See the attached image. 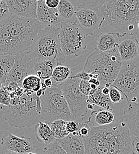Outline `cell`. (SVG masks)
I'll return each instance as SVG.
<instances>
[{"instance_id": "1", "label": "cell", "mask_w": 139, "mask_h": 154, "mask_svg": "<svg viewBox=\"0 0 139 154\" xmlns=\"http://www.w3.org/2000/svg\"><path fill=\"white\" fill-rule=\"evenodd\" d=\"M99 11L111 27L132 33L139 21V0L105 1Z\"/></svg>"}, {"instance_id": "2", "label": "cell", "mask_w": 139, "mask_h": 154, "mask_svg": "<svg viewBox=\"0 0 139 154\" xmlns=\"http://www.w3.org/2000/svg\"><path fill=\"white\" fill-rule=\"evenodd\" d=\"M122 64L117 48L104 52L95 49L86 59L83 70L89 74L98 75L101 84L99 87H104L114 83Z\"/></svg>"}, {"instance_id": "3", "label": "cell", "mask_w": 139, "mask_h": 154, "mask_svg": "<svg viewBox=\"0 0 139 154\" xmlns=\"http://www.w3.org/2000/svg\"><path fill=\"white\" fill-rule=\"evenodd\" d=\"M59 27L47 26L43 29L30 48L27 51L35 63L53 60L63 65L67 60L60 49Z\"/></svg>"}, {"instance_id": "4", "label": "cell", "mask_w": 139, "mask_h": 154, "mask_svg": "<svg viewBox=\"0 0 139 154\" xmlns=\"http://www.w3.org/2000/svg\"><path fill=\"white\" fill-rule=\"evenodd\" d=\"M4 21L13 42L15 56L28 51L43 29L37 19L10 16Z\"/></svg>"}, {"instance_id": "5", "label": "cell", "mask_w": 139, "mask_h": 154, "mask_svg": "<svg viewBox=\"0 0 139 154\" xmlns=\"http://www.w3.org/2000/svg\"><path fill=\"white\" fill-rule=\"evenodd\" d=\"M38 98L36 93L30 97L24 93L17 105L5 106L3 109L4 120L11 126L17 128H31L36 125L40 120L37 110Z\"/></svg>"}, {"instance_id": "6", "label": "cell", "mask_w": 139, "mask_h": 154, "mask_svg": "<svg viewBox=\"0 0 139 154\" xmlns=\"http://www.w3.org/2000/svg\"><path fill=\"white\" fill-rule=\"evenodd\" d=\"M60 84L53 85L52 87L47 89L44 94L40 97V120H42L48 124L57 120L68 122L74 119L61 91Z\"/></svg>"}, {"instance_id": "7", "label": "cell", "mask_w": 139, "mask_h": 154, "mask_svg": "<svg viewBox=\"0 0 139 154\" xmlns=\"http://www.w3.org/2000/svg\"><path fill=\"white\" fill-rule=\"evenodd\" d=\"M60 49L66 60L79 57L86 49V36L77 20L62 23L59 29Z\"/></svg>"}, {"instance_id": "8", "label": "cell", "mask_w": 139, "mask_h": 154, "mask_svg": "<svg viewBox=\"0 0 139 154\" xmlns=\"http://www.w3.org/2000/svg\"><path fill=\"white\" fill-rule=\"evenodd\" d=\"M112 85L124 95L127 103H139V58L122 62L118 76Z\"/></svg>"}, {"instance_id": "9", "label": "cell", "mask_w": 139, "mask_h": 154, "mask_svg": "<svg viewBox=\"0 0 139 154\" xmlns=\"http://www.w3.org/2000/svg\"><path fill=\"white\" fill-rule=\"evenodd\" d=\"M110 154L131 153V135L127 124L117 119L108 125L99 126Z\"/></svg>"}, {"instance_id": "10", "label": "cell", "mask_w": 139, "mask_h": 154, "mask_svg": "<svg viewBox=\"0 0 139 154\" xmlns=\"http://www.w3.org/2000/svg\"><path fill=\"white\" fill-rule=\"evenodd\" d=\"M80 81L79 78L70 76L60 84L61 91L74 118L83 117L88 113L87 107L88 97L83 95L80 91Z\"/></svg>"}, {"instance_id": "11", "label": "cell", "mask_w": 139, "mask_h": 154, "mask_svg": "<svg viewBox=\"0 0 139 154\" xmlns=\"http://www.w3.org/2000/svg\"><path fill=\"white\" fill-rule=\"evenodd\" d=\"M35 62L29 57L27 52H25L16 55L13 67L3 86H7L10 82H14L21 87L22 81L26 77L35 75Z\"/></svg>"}, {"instance_id": "12", "label": "cell", "mask_w": 139, "mask_h": 154, "mask_svg": "<svg viewBox=\"0 0 139 154\" xmlns=\"http://www.w3.org/2000/svg\"><path fill=\"white\" fill-rule=\"evenodd\" d=\"M75 16L80 27L87 37L93 35L96 30H99L105 21L99 10L80 9L75 12Z\"/></svg>"}, {"instance_id": "13", "label": "cell", "mask_w": 139, "mask_h": 154, "mask_svg": "<svg viewBox=\"0 0 139 154\" xmlns=\"http://www.w3.org/2000/svg\"><path fill=\"white\" fill-rule=\"evenodd\" d=\"M86 122L91 127V132L88 136L82 139L86 154H110L100 127L95 126L89 119Z\"/></svg>"}, {"instance_id": "14", "label": "cell", "mask_w": 139, "mask_h": 154, "mask_svg": "<svg viewBox=\"0 0 139 154\" xmlns=\"http://www.w3.org/2000/svg\"><path fill=\"white\" fill-rule=\"evenodd\" d=\"M1 145L4 149L19 154H27L33 152L36 149L35 145L30 137H19L10 132L2 137Z\"/></svg>"}, {"instance_id": "15", "label": "cell", "mask_w": 139, "mask_h": 154, "mask_svg": "<svg viewBox=\"0 0 139 154\" xmlns=\"http://www.w3.org/2000/svg\"><path fill=\"white\" fill-rule=\"evenodd\" d=\"M10 16L24 19H36L38 1L5 0Z\"/></svg>"}, {"instance_id": "16", "label": "cell", "mask_w": 139, "mask_h": 154, "mask_svg": "<svg viewBox=\"0 0 139 154\" xmlns=\"http://www.w3.org/2000/svg\"><path fill=\"white\" fill-rule=\"evenodd\" d=\"M40 23L47 26L60 27L62 20L57 8L51 9L45 4V0L38 1L37 17Z\"/></svg>"}, {"instance_id": "17", "label": "cell", "mask_w": 139, "mask_h": 154, "mask_svg": "<svg viewBox=\"0 0 139 154\" xmlns=\"http://www.w3.org/2000/svg\"><path fill=\"white\" fill-rule=\"evenodd\" d=\"M125 36H134V34L117 32L100 33L97 38V47L95 49L102 52L111 51L119 46L122 38Z\"/></svg>"}, {"instance_id": "18", "label": "cell", "mask_w": 139, "mask_h": 154, "mask_svg": "<svg viewBox=\"0 0 139 154\" xmlns=\"http://www.w3.org/2000/svg\"><path fill=\"white\" fill-rule=\"evenodd\" d=\"M124 116L131 135L139 137V103H127L124 108Z\"/></svg>"}, {"instance_id": "19", "label": "cell", "mask_w": 139, "mask_h": 154, "mask_svg": "<svg viewBox=\"0 0 139 154\" xmlns=\"http://www.w3.org/2000/svg\"><path fill=\"white\" fill-rule=\"evenodd\" d=\"M58 141L68 154H86L82 139L75 134H69L62 139L58 140Z\"/></svg>"}, {"instance_id": "20", "label": "cell", "mask_w": 139, "mask_h": 154, "mask_svg": "<svg viewBox=\"0 0 139 154\" xmlns=\"http://www.w3.org/2000/svg\"><path fill=\"white\" fill-rule=\"evenodd\" d=\"M117 49L122 62L139 58V49L135 38H126L121 40Z\"/></svg>"}, {"instance_id": "21", "label": "cell", "mask_w": 139, "mask_h": 154, "mask_svg": "<svg viewBox=\"0 0 139 154\" xmlns=\"http://www.w3.org/2000/svg\"><path fill=\"white\" fill-rule=\"evenodd\" d=\"M0 55L15 56L13 42L4 20L0 22Z\"/></svg>"}, {"instance_id": "22", "label": "cell", "mask_w": 139, "mask_h": 154, "mask_svg": "<svg viewBox=\"0 0 139 154\" xmlns=\"http://www.w3.org/2000/svg\"><path fill=\"white\" fill-rule=\"evenodd\" d=\"M88 103L98 106L111 112L115 109L114 104L111 101L109 96H105L102 93L101 87H98L93 94L88 96Z\"/></svg>"}, {"instance_id": "23", "label": "cell", "mask_w": 139, "mask_h": 154, "mask_svg": "<svg viewBox=\"0 0 139 154\" xmlns=\"http://www.w3.org/2000/svg\"><path fill=\"white\" fill-rule=\"evenodd\" d=\"M36 137L38 140L46 145L54 142L55 138L48 123L40 120L36 126Z\"/></svg>"}, {"instance_id": "24", "label": "cell", "mask_w": 139, "mask_h": 154, "mask_svg": "<svg viewBox=\"0 0 139 154\" xmlns=\"http://www.w3.org/2000/svg\"><path fill=\"white\" fill-rule=\"evenodd\" d=\"M58 65L53 60H46L35 63L34 71L35 75L39 77L41 81L51 78L55 68Z\"/></svg>"}, {"instance_id": "25", "label": "cell", "mask_w": 139, "mask_h": 154, "mask_svg": "<svg viewBox=\"0 0 139 154\" xmlns=\"http://www.w3.org/2000/svg\"><path fill=\"white\" fill-rule=\"evenodd\" d=\"M62 23H68L77 21L75 10L70 1L61 0L57 8Z\"/></svg>"}, {"instance_id": "26", "label": "cell", "mask_w": 139, "mask_h": 154, "mask_svg": "<svg viewBox=\"0 0 139 154\" xmlns=\"http://www.w3.org/2000/svg\"><path fill=\"white\" fill-rule=\"evenodd\" d=\"M15 56L0 55V82L4 85L14 64Z\"/></svg>"}, {"instance_id": "27", "label": "cell", "mask_w": 139, "mask_h": 154, "mask_svg": "<svg viewBox=\"0 0 139 154\" xmlns=\"http://www.w3.org/2000/svg\"><path fill=\"white\" fill-rule=\"evenodd\" d=\"M91 116H94V121L97 125V126H106L112 123L116 119L114 115L110 111L99 109L97 111H94Z\"/></svg>"}, {"instance_id": "28", "label": "cell", "mask_w": 139, "mask_h": 154, "mask_svg": "<svg viewBox=\"0 0 139 154\" xmlns=\"http://www.w3.org/2000/svg\"><path fill=\"white\" fill-rule=\"evenodd\" d=\"M71 74V69L69 66L63 65H57L53 71L51 79L53 85L60 84L68 79Z\"/></svg>"}, {"instance_id": "29", "label": "cell", "mask_w": 139, "mask_h": 154, "mask_svg": "<svg viewBox=\"0 0 139 154\" xmlns=\"http://www.w3.org/2000/svg\"><path fill=\"white\" fill-rule=\"evenodd\" d=\"M42 81L36 75H30L22 81L21 87L24 91L36 93L41 88Z\"/></svg>"}, {"instance_id": "30", "label": "cell", "mask_w": 139, "mask_h": 154, "mask_svg": "<svg viewBox=\"0 0 139 154\" xmlns=\"http://www.w3.org/2000/svg\"><path fill=\"white\" fill-rule=\"evenodd\" d=\"M66 122L63 120H57L49 124L53 135L56 140H60L69 135L66 128Z\"/></svg>"}, {"instance_id": "31", "label": "cell", "mask_w": 139, "mask_h": 154, "mask_svg": "<svg viewBox=\"0 0 139 154\" xmlns=\"http://www.w3.org/2000/svg\"><path fill=\"white\" fill-rule=\"evenodd\" d=\"M71 2L76 12L80 9L99 10L105 1H74Z\"/></svg>"}, {"instance_id": "32", "label": "cell", "mask_w": 139, "mask_h": 154, "mask_svg": "<svg viewBox=\"0 0 139 154\" xmlns=\"http://www.w3.org/2000/svg\"><path fill=\"white\" fill-rule=\"evenodd\" d=\"M41 154H68L60 145L58 140L46 145Z\"/></svg>"}, {"instance_id": "33", "label": "cell", "mask_w": 139, "mask_h": 154, "mask_svg": "<svg viewBox=\"0 0 139 154\" xmlns=\"http://www.w3.org/2000/svg\"><path fill=\"white\" fill-rule=\"evenodd\" d=\"M108 87L110 90L109 97L112 103L113 104H116L121 102L123 100L121 92L113 85H110Z\"/></svg>"}, {"instance_id": "34", "label": "cell", "mask_w": 139, "mask_h": 154, "mask_svg": "<svg viewBox=\"0 0 139 154\" xmlns=\"http://www.w3.org/2000/svg\"><path fill=\"white\" fill-rule=\"evenodd\" d=\"M90 132L91 127L86 122L84 123H78L76 135L83 139L88 136L90 134Z\"/></svg>"}, {"instance_id": "35", "label": "cell", "mask_w": 139, "mask_h": 154, "mask_svg": "<svg viewBox=\"0 0 139 154\" xmlns=\"http://www.w3.org/2000/svg\"><path fill=\"white\" fill-rule=\"evenodd\" d=\"M80 92L85 96H89L95 92V91L91 90V84L88 81L81 80L80 82Z\"/></svg>"}, {"instance_id": "36", "label": "cell", "mask_w": 139, "mask_h": 154, "mask_svg": "<svg viewBox=\"0 0 139 154\" xmlns=\"http://www.w3.org/2000/svg\"><path fill=\"white\" fill-rule=\"evenodd\" d=\"M0 104L6 107L10 106V94L4 86L0 90Z\"/></svg>"}, {"instance_id": "37", "label": "cell", "mask_w": 139, "mask_h": 154, "mask_svg": "<svg viewBox=\"0 0 139 154\" xmlns=\"http://www.w3.org/2000/svg\"><path fill=\"white\" fill-rule=\"evenodd\" d=\"M10 16V13L5 0L0 1V22Z\"/></svg>"}, {"instance_id": "38", "label": "cell", "mask_w": 139, "mask_h": 154, "mask_svg": "<svg viewBox=\"0 0 139 154\" xmlns=\"http://www.w3.org/2000/svg\"><path fill=\"white\" fill-rule=\"evenodd\" d=\"M78 123L74 120L66 122V128L69 134H76V132L78 129Z\"/></svg>"}, {"instance_id": "39", "label": "cell", "mask_w": 139, "mask_h": 154, "mask_svg": "<svg viewBox=\"0 0 139 154\" xmlns=\"http://www.w3.org/2000/svg\"><path fill=\"white\" fill-rule=\"evenodd\" d=\"M131 153L133 154H139V137H135L132 140Z\"/></svg>"}, {"instance_id": "40", "label": "cell", "mask_w": 139, "mask_h": 154, "mask_svg": "<svg viewBox=\"0 0 139 154\" xmlns=\"http://www.w3.org/2000/svg\"><path fill=\"white\" fill-rule=\"evenodd\" d=\"M71 77L75 78H79L80 80H85V81H89L91 79L89 77V73L86 72L84 70L82 71H80V72L74 76H71Z\"/></svg>"}, {"instance_id": "41", "label": "cell", "mask_w": 139, "mask_h": 154, "mask_svg": "<svg viewBox=\"0 0 139 154\" xmlns=\"http://www.w3.org/2000/svg\"><path fill=\"white\" fill-rule=\"evenodd\" d=\"M59 0H45L46 6L51 9H56L59 4Z\"/></svg>"}, {"instance_id": "42", "label": "cell", "mask_w": 139, "mask_h": 154, "mask_svg": "<svg viewBox=\"0 0 139 154\" xmlns=\"http://www.w3.org/2000/svg\"><path fill=\"white\" fill-rule=\"evenodd\" d=\"M9 93H14L16 90L19 88L20 86L16 82H10L7 86H4Z\"/></svg>"}, {"instance_id": "43", "label": "cell", "mask_w": 139, "mask_h": 154, "mask_svg": "<svg viewBox=\"0 0 139 154\" xmlns=\"http://www.w3.org/2000/svg\"><path fill=\"white\" fill-rule=\"evenodd\" d=\"M42 82L47 89L50 88L53 86V82L51 78H48L45 80H43L42 81Z\"/></svg>"}, {"instance_id": "44", "label": "cell", "mask_w": 139, "mask_h": 154, "mask_svg": "<svg viewBox=\"0 0 139 154\" xmlns=\"http://www.w3.org/2000/svg\"><path fill=\"white\" fill-rule=\"evenodd\" d=\"M20 98L19 97H16L13 98H10V106H16L20 102Z\"/></svg>"}, {"instance_id": "45", "label": "cell", "mask_w": 139, "mask_h": 154, "mask_svg": "<svg viewBox=\"0 0 139 154\" xmlns=\"http://www.w3.org/2000/svg\"><path fill=\"white\" fill-rule=\"evenodd\" d=\"M88 82H89V84L95 85H97V86L98 87H99L100 85H101V84H100L99 79H97V78H91V79L88 81Z\"/></svg>"}, {"instance_id": "46", "label": "cell", "mask_w": 139, "mask_h": 154, "mask_svg": "<svg viewBox=\"0 0 139 154\" xmlns=\"http://www.w3.org/2000/svg\"><path fill=\"white\" fill-rule=\"evenodd\" d=\"M101 88H102V93L104 95L109 96L110 90H109L108 86H105V87H101Z\"/></svg>"}, {"instance_id": "47", "label": "cell", "mask_w": 139, "mask_h": 154, "mask_svg": "<svg viewBox=\"0 0 139 154\" xmlns=\"http://www.w3.org/2000/svg\"><path fill=\"white\" fill-rule=\"evenodd\" d=\"M0 154H19L4 148L0 149Z\"/></svg>"}, {"instance_id": "48", "label": "cell", "mask_w": 139, "mask_h": 154, "mask_svg": "<svg viewBox=\"0 0 139 154\" xmlns=\"http://www.w3.org/2000/svg\"><path fill=\"white\" fill-rule=\"evenodd\" d=\"M95 105L93 104H91V103H88V105H87V107H88V110H93L95 107Z\"/></svg>"}, {"instance_id": "49", "label": "cell", "mask_w": 139, "mask_h": 154, "mask_svg": "<svg viewBox=\"0 0 139 154\" xmlns=\"http://www.w3.org/2000/svg\"><path fill=\"white\" fill-rule=\"evenodd\" d=\"M136 39V41L137 42V46H138V49H139V36H137V38H135Z\"/></svg>"}, {"instance_id": "50", "label": "cell", "mask_w": 139, "mask_h": 154, "mask_svg": "<svg viewBox=\"0 0 139 154\" xmlns=\"http://www.w3.org/2000/svg\"><path fill=\"white\" fill-rule=\"evenodd\" d=\"M4 107H5V106H2V105H1V104H0V110H3V109H4Z\"/></svg>"}, {"instance_id": "51", "label": "cell", "mask_w": 139, "mask_h": 154, "mask_svg": "<svg viewBox=\"0 0 139 154\" xmlns=\"http://www.w3.org/2000/svg\"><path fill=\"white\" fill-rule=\"evenodd\" d=\"M3 87V85H2V84L1 83V82H0V90L1 89V88Z\"/></svg>"}, {"instance_id": "52", "label": "cell", "mask_w": 139, "mask_h": 154, "mask_svg": "<svg viewBox=\"0 0 139 154\" xmlns=\"http://www.w3.org/2000/svg\"><path fill=\"white\" fill-rule=\"evenodd\" d=\"M27 154H36V153H35V152H29V153H27Z\"/></svg>"}, {"instance_id": "53", "label": "cell", "mask_w": 139, "mask_h": 154, "mask_svg": "<svg viewBox=\"0 0 139 154\" xmlns=\"http://www.w3.org/2000/svg\"><path fill=\"white\" fill-rule=\"evenodd\" d=\"M137 28L139 29V22L137 23Z\"/></svg>"}, {"instance_id": "54", "label": "cell", "mask_w": 139, "mask_h": 154, "mask_svg": "<svg viewBox=\"0 0 139 154\" xmlns=\"http://www.w3.org/2000/svg\"><path fill=\"white\" fill-rule=\"evenodd\" d=\"M0 1H1V0H0Z\"/></svg>"}]
</instances>
